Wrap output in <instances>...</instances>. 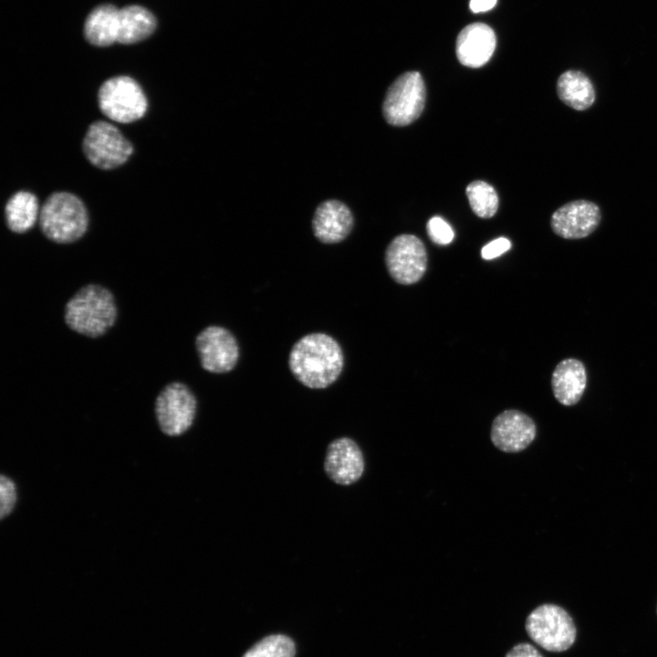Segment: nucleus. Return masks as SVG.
Returning <instances> with one entry per match:
<instances>
[{"label":"nucleus","instance_id":"f257e3e1","mask_svg":"<svg viewBox=\"0 0 657 657\" xmlns=\"http://www.w3.org/2000/svg\"><path fill=\"white\" fill-rule=\"evenodd\" d=\"M344 365L340 345L331 336L315 332L303 336L292 347L288 367L294 377L310 389L328 387Z\"/></svg>","mask_w":657,"mask_h":657},{"label":"nucleus","instance_id":"f03ea898","mask_svg":"<svg viewBox=\"0 0 657 657\" xmlns=\"http://www.w3.org/2000/svg\"><path fill=\"white\" fill-rule=\"evenodd\" d=\"M118 308L113 294L105 287L88 284L66 303L64 320L74 332L99 338L114 326Z\"/></svg>","mask_w":657,"mask_h":657},{"label":"nucleus","instance_id":"7ed1b4c3","mask_svg":"<svg viewBox=\"0 0 657 657\" xmlns=\"http://www.w3.org/2000/svg\"><path fill=\"white\" fill-rule=\"evenodd\" d=\"M38 220L44 235L57 244H69L80 239L89 224L84 203L68 192L49 195L40 209Z\"/></svg>","mask_w":657,"mask_h":657},{"label":"nucleus","instance_id":"20e7f679","mask_svg":"<svg viewBox=\"0 0 657 657\" xmlns=\"http://www.w3.org/2000/svg\"><path fill=\"white\" fill-rule=\"evenodd\" d=\"M525 628L534 642L553 652L569 649L577 636L576 625L568 612L551 603L533 610L526 619Z\"/></svg>","mask_w":657,"mask_h":657},{"label":"nucleus","instance_id":"39448f33","mask_svg":"<svg viewBox=\"0 0 657 657\" xmlns=\"http://www.w3.org/2000/svg\"><path fill=\"white\" fill-rule=\"evenodd\" d=\"M98 103L107 118L119 123L140 120L148 108L141 87L128 76H116L105 80L98 92Z\"/></svg>","mask_w":657,"mask_h":657},{"label":"nucleus","instance_id":"423d86ee","mask_svg":"<svg viewBox=\"0 0 657 657\" xmlns=\"http://www.w3.org/2000/svg\"><path fill=\"white\" fill-rule=\"evenodd\" d=\"M425 98V84L419 72L400 75L389 87L383 100L385 120L399 127L412 123L422 114Z\"/></svg>","mask_w":657,"mask_h":657},{"label":"nucleus","instance_id":"0eeeda50","mask_svg":"<svg viewBox=\"0 0 657 657\" xmlns=\"http://www.w3.org/2000/svg\"><path fill=\"white\" fill-rule=\"evenodd\" d=\"M197 400L191 389L181 381L165 385L155 399L154 412L161 431L169 436H179L193 424Z\"/></svg>","mask_w":657,"mask_h":657},{"label":"nucleus","instance_id":"6e6552de","mask_svg":"<svg viewBox=\"0 0 657 657\" xmlns=\"http://www.w3.org/2000/svg\"><path fill=\"white\" fill-rule=\"evenodd\" d=\"M88 161L102 170L125 163L133 152L131 142L113 124L98 120L89 125L82 142Z\"/></svg>","mask_w":657,"mask_h":657},{"label":"nucleus","instance_id":"1a4fd4ad","mask_svg":"<svg viewBox=\"0 0 657 657\" xmlns=\"http://www.w3.org/2000/svg\"><path fill=\"white\" fill-rule=\"evenodd\" d=\"M427 260L422 240L409 234L394 237L385 252L387 270L391 278L402 285L418 282L426 271Z\"/></svg>","mask_w":657,"mask_h":657},{"label":"nucleus","instance_id":"9d476101","mask_svg":"<svg viewBox=\"0 0 657 657\" xmlns=\"http://www.w3.org/2000/svg\"><path fill=\"white\" fill-rule=\"evenodd\" d=\"M195 348L202 368L209 372H228L239 359L235 336L220 326L211 325L201 330L195 338Z\"/></svg>","mask_w":657,"mask_h":657},{"label":"nucleus","instance_id":"9b49d317","mask_svg":"<svg viewBox=\"0 0 657 657\" xmlns=\"http://www.w3.org/2000/svg\"><path fill=\"white\" fill-rule=\"evenodd\" d=\"M600 219L598 204L588 200H575L552 214L550 225L553 232L564 239H581L596 230Z\"/></svg>","mask_w":657,"mask_h":657},{"label":"nucleus","instance_id":"f8f14e48","mask_svg":"<svg viewBox=\"0 0 657 657\" xmlns=\"http://www.w3.org/2000/svg\"><path fill=\"white\" fill-rule=\"evenodd\" d=\"M537 427L534 421L517 410H506L493 421L491 441L499 450L518 453L525 450L535 439Z\"/></svg>","mask_w":657,"mask_h":657},{"label":"nucleus","instance_id":"ddd939ff","mask_svg":"<svg viewBox=\"0 0 657 657\" xmlns=\"http://www.w3.org/2000/svg\"><path fill=\"white\" fill-rule=\"evenodd\" d=\"M364 467L363 454L354 440L341 437L328 444L324 470L334 483L349 485L357 482L361 477Z\"/></svg>","mask_w":657,"mask_h":657},{"label":"nucleus","instance_id":"4468645a","mask_svg":"<svg viewBox=\"0 0 657 657\" xmlns=\"http://www.w3.org/2000/svg\"><path fill=\"white\" fill-rule=\"evenodd\" d=\"M495 45V34L489 26L480 22L473 23L459 33L455 46L456 56L464 66L479 68L490 59Z\"/></svg>","mask_w":657,"mask_h":657},{"label":"nucleus","instance_id":"2eb2a0df","mask_svg":"<svg viewBox=\"0 0 657 657\" xmlns=\"http://www.w3.org/2000/svg\"><path fill=\"white\" fill-rule=\"evenodd\" d=\"M353 226L349 208L338 200H327L316 209L312 227L315 236L322 243L335 244L343 241Z\"/></svg>","mask_w":657,"mask_h":657},{"label":"nucleus","instance_id":"dca6fc26","mask_svg":"<svg viewBox=\"0 0 657 657\" xmlns=\"http://www.w3.org/2000/svg\"><path fill=\"white\" fill-rule=\"evenodd\" d=\"M587 385V372L584 364L574 358L561 360L551 377V387L555 398L565 406L579 402Z\"/></svg>","mask_w":657,"mask_h":657},{"label":"nucleus","instance_id":"f3484780","mask_svg":"<svg viewBox=\"0 0 657 657\" xmlns=\"http://www.w3.org/2000/svg\"><path fill=\"white\" fill-rule=\"evenodd\" d=\"M559 99L569 108L582 111L590 108L596 99V91L590 78L583 72L569 69L557 81Z\"/></svg>","mask_w":657,"mask_h":657},{"label":"nucleus","instance_id":"a211bd4d","mask_svg":"<svg viewBox=\"0 0 657 657\" xmlns=\"http://www.w3.org/2000/svg\"><path fill=\"white\" fill-rule=\"evenodd\" d=\"M119 11L110 4L96 6L85 21L86 39L97 47H108L118 42Z\"/></svg>","mask_w":657,"mask_h":657},{"label":"nucleus","instance_id":"6ab92c4d","mask_svg":"<svg viewBox=\"0 0 657 657\" xmlns=\"http://www.w3.org/2000/svg\"><path fill=\"white\" fill-rule=\"evenodd\" d=\"M156 18L141 5H127L119 11L118 42L134 44L151 36L156 28Z\"/></svg>","mask_w":657,"mask_h":657},{"label":"nucleus","instance_id":"aec40b11","mask_svg":"<svg viewBox=\"0 0 657 657\" xmlns=\"http://www.w3.org/2000/svg\"><path fill=\"white\" fill-rule=\"evenodd\" d=\"M39 214L37 198L27 191H19L13 194L5 209L7 227L17 234L31 229L39 218Z\"/></svg>","mask_w":657,"mask_h":657},{"label":"nucleus","instance_id":"412c9836","mask_svg":"<svg viewBox=\"0 0 657 657\" xmlns=\"http://www.w3.org/2000/svg\"><path fill=\"white\" fill-rule=\"evenodd\" d=\"M473 212L481 218H491L498 208V196L495 188L484 181L470 182L465 190Z\"/></svg>","mask_w":657,"mask_h":657},{"label":"nucleus","instance_id":"4be33fe9","mask_svg":"<svg viewBox=\"0 0 657 657\" xmlns=\"http://www.w3.org/2000/svg\"><path fill=\"white\" fill-rule=\"evenodd\" d=\"M294 641L283 634L267 636L252 646L243 657H294Z\"/></svg>","mask_w":657,"mask_h":657},{"label":"nucleus","instance_id":"5701e85b","mask_svg":"<svg viewBox=\"0 0 657 657\" xmlns=\"http://www.w3.org/2000/svg\"><path fill=\"white\" fill-rule=\"evenodd\" d=\"M426 230L430 239L440 245L450 244L454 237L452 226L440 216L430 218L426 224Z\"/></svg>","mask_w":657,"mask_h":657},{"label":"nucleus","instance_id":"b1692460","mask_svg":"<svg viewBox=\"0 0 657 657\" xmlns=\"http://www.w3.org/2000/svg\"><path fill=\"white\" fill-rule=\"evenodd\" d=\"M16 501L15 483L7 476L1 474L0 478V517L9 515Z\"/></svg>","mask_w":657,"mask_h":657},{"label":"nucleus","instance_id":"393cba45","mask_svg":"<svg viewBox=\"0 0 657 657\" xmlns=\"http://www.w3.org/2000/svg\"><path fill=\"white\" fill-rule=\"evenodd\" d=\"M511 247V242L506 237H498L485 246L481 250V256L485 260H491L500 256Z\"/></svg>","mask_w":657,"mask_h":657},{"label":"nucleus","instance_id":"a878e982","mask_svg":"<svg viewBox=\"0 0 657 657\" xmlns=\"http://www.w3.org/2000/svg\"><path fill=\"white\" fill-rule=\"evenodd\" d=\"M505 657H543L541 653L530 643L522 642L516 644L506 654Z\"/></svg>","mask_w":657,"mask_h":657},{"label":"nucleus","instance_id":"bb28decb","mask_svg":"<svg viewBox=\"0 0 657 657\" xmlns=\"http://www.w3.org/2000/svg\"><path fill=\"white\" fill-rule=\"evenodd\" d=\"M497 0H470L469 7L474 13L485 12L492 9Z\"/></svg>","mask_w":657,"mask_h":657},{"label":"nucleus","instance_id":"cd10ccee","mask_svg":"<svg viewBox=\"0 0 657 657\" xmlns=\"http://www.w3.org/2000/svg\"><path fill=\"white\" fill-rule=\"evenodd\" d=\"M656 610H657V609H656Z\"/></svg>","mask_w":657,"mask_h":657}]
</instances>
